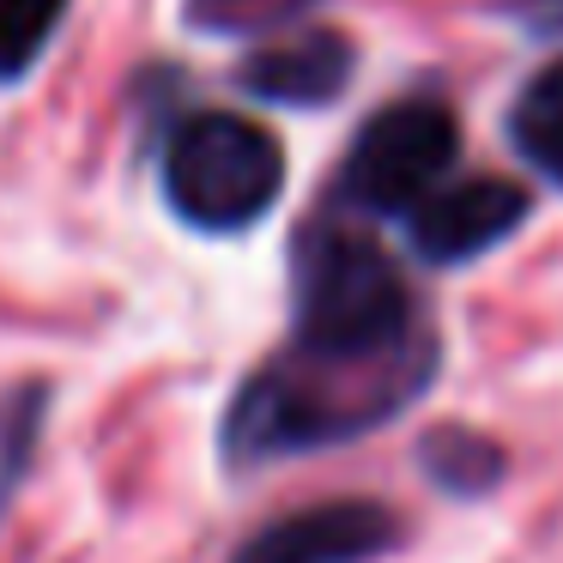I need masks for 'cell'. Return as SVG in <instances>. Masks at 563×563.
Masks as SVG:
<instances>
[{
    "label": "cell",
    "instance_id": "6da1fadb",
    "mask_svg": "<svg viewBox=\"0 0 563 563\" xmlns=\"http://www.w3.org/2000/svg\"><path fill=\"white\" fill-rule=\"evenodd\" d=\"M442 352L412 357H333L285 345L267 369L243 382L224 412V461L273 466L291 454H321L382 430L430 388Z\"/></svg>",
    "mask_w": 563,
    "mask_h": 563
},
{
    "label": "cell",
    "instance_id": "7a4b0ae2",
    "mask_svg": "<svg viewBox=\"0 0 563 563\" xmlns=\"http://www.w3.org/2000/svg\"><path fill=\"white\" fill-rule=\"evenodd\" d=\"M291 345L333 357H412L437 352V328L406 273L369 236L321 224L297 249Z\"/></svg>",
    "mask_w": 563,
    "mask_h": 563
},
{
    "label": "cell",
    "instance_id": "3957f363",
    "mask_svg": "<svg viewBox=\"0 0 563 563\" xmlns=\"http://www.w3.org/2000/svg\"><path fill=\"white\" fill-rule=\"evenodd\" d=\"M285 188V152L236 110H200L164 146V200L195 231H249Z\"/></svg>",
    "mask_w": 563,
    "mask_h": 563
},
{
    "label": "cell",
    "instance_id": "277c9868",
    "mask_svg": "<svg viewBox=\"0 0 563 563\" xmlns=\"http://www.w3.org/2000/svg\"><path fill=\"white\" fill-rule=\"evenodd\" d=\"M461 158V122L449 103L406 98L376 110L352 140V158L340 170V200L376 219H406L449 183Z\"/></svg>",
    "mask_w": 563,
    "mask_h": 563
},
{
    "label": "cell",
    "instance_id": "5b68a950",
    "mask_svg": "<svg viewBox=\"0 0 563 563\" xmlns=\"http://www.w3.org/2000/svg\"><path fill=\"white\" fill-rule=\"evenodd\" d=\"M533 200L527 188L503 183V176H461V183H442L424 207L406 212V243L418 261L430 267H466V261L490 255L497 243H509L527 224Z\"/></svg>",
    "mask_w": 563,
    "mask_h": 563
},
{
    "label": "cell",
    "instance_id": "8992f818",
    "mask_svg": "<svg viewBox=\"0 0 563 563\" xmlns=\"http://www.w3.org/2000/svg\"><path fill=\"white\" fill-rule=\"evenodd\" d=\"M400 545V521L376 497H328L267 521L231 551V563H369Z\"/></svg>",
    "mask_w": 563,
    "mask_h": 563
},
{
    "label": "cell",
    "instance_id": "52a82bcc",
    "mask_svg": "<svg viewBox=\"0 0 563 563\" xmlns=\"http://www.w3.org/2000/svg\"><path fill=\"white\" fill-rule=\"evenodd\" d=\"M357 55L340 31H303V37H285L273 49H261L243 67V91L267 103H291V110H321L345 91Z\"/></svg>",
    "mask_w": 563,
    "mask_h": 563
},
{
    "label": "cell",
    "instance_id": "ba28073f",
    "mask_svg": "<svg viewBox=\"0 0 563 563\" xmlns=\"http://www.w3.org/2000/svg\"><path fill=\"white\" fill-rule=\"evenodd\" d=\"M509 140L545 183L563 188V62L539 67L509 110Z\"/></svg>",
    "mask_w": 563,
    "mask_h": 563
},
{
    "label": "cell",
    "instance_id": "9c48e42d",
    "mask_svg": "<svg viewBox=\"0 0 563 563\" xmlns=\"http://www.w3.org/2000/svg\"><path fill=\"white\" fill-rule=\"evenodd\" d=\"M424 473L454 497H478L503 478V449L478 430H437L424 442Z\"/></svg>",
    "mask_w": 563,
    "mask_h": 563
},
{
    "label": "cell",
    "instance_id": "30bf717a",
    "mask_svg": "<svg viewBox=\"0 0 563 563\" xmlns=\"http://www.w3.org/2000/svg\"><path fill=\"white\" fill-rule=\"evenodd\" d=\"M62 13L67 0H0V79H19L37 67Z\"/></svg>",
    "mask_w": 563,
    "mask_h": 563
}]
</instances>
